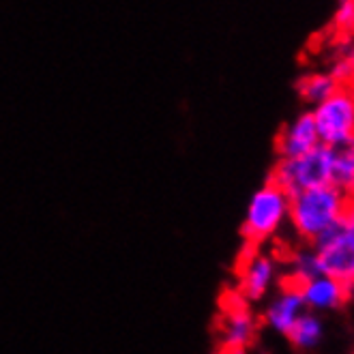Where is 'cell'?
<instances>
[{"mask_svg":"<svg viewBox=\"0 0 354 354\" xmlns=\"http://www.w3.org/2000/svg\"><path fill=\"white\" fill-rule=\"evenodd\" d=\"M350 196L339 192L337 187L326 185L318 189L303 192L290 198V223L295 225L299 236L314 245L335 227L342 225Z\"/></svg>","mask_w":354,"mask_h":354,"instance_id":"1","label":"cell"},{"mask_svg":"<svg viewBox=\"0 0 354 354\" xmlns=\"http://www.w3.org/2000/svg\"><path fill=\"white\" fill-rule=\"evenodd\" d=\"M330 168H333V149L318 144L314 151L305 153L303 157L279 159L270 180L279 189H283L290 198H295L303 192L330 185Z\"/></svg>","mask_w":354,"mask_h":354,"instance_id":"2","label":"cell"},{"mask_svg":"<svg viewBox=\"0 0 354 354\" xmlns=\"http://www.w3.org/2000/svg\"><path fill=\"white\" fill-rule=\"evenodd\" d=\"M320 144L339 149L354 144V91L339 86L330 97L311 110Z\"/></svg>","mask_w":354,"mask_h":354,"instance_id":"3","label":"cell"},{"mask_svg":"<svg viewBox=\"0 0 354 354\" xmlns=\"http://www.w3.org/2000/svg\"><path fill=\"white\" fill-rule=\"evenodd\" d=\"M290 217V196L268 180L252 196L247 204V213L243 221V232L249 241L270 239Z\"/></svg>","mask_w":354,"mask_h":354,"instance_id":"4","label":"cell"},{"mask_svg":"<svg viewBox=\"0 0 354 354\" xmlns=\"http://www.w3.org/2000/svg\"><path fill=\"white\" fill-rule=\"evenodd\" d=\"M320 258L324 275L337 279L346 288V297L354 295V234L344 225L311 245Z\"/></svg>","mask_w":354,"mask_h":354,"instance_id":"5","label":"cell"},{"mask_svg":"<svg viewBox=\"0 0 354 354\" xmlns=\"http://www.w3.org/2000/svg\"><path fill=\"white\" fill-rule=\"evenodd\" d=\"M320 144L318 131L314 118H311V112L299 114L292 122H288L279 140H277V151L281 159H295V157H303L305 153L314 151Z\"/></svg>","mask_w":354,"mask_h":354,"instance_id":"6","label":"cell"},{"mask_svg":"<svg viewBox=\"0 0 354 354\" xmlns=\"http://www.w3.org/2000/svg\"><path fill=\"white\" fill-rule=\"evenodd\" d=\"M305 311L307 309H305L303 297L299 292V286L290 283V286H286L281 290V292L273 301L268 303V307L264 311V320H266V324L270 328H275L277 333L288 335Z\"/></svg>","mask_w":354,"mask_h":354,"instance_id":"7","label":"cell"},{"mask_svg":"<svg viewBox=\"0 0 354 354\" xmlns=\"http://www.w3.org/2000/svg\"><path fill=\"white\" fill-rule=\"evenodd\" d=\"M277 266L275 260L264 254H252L243 264L241 273V295L249 301L262 299L275 281Z\"/></svg>","mask_w":354,"mask_h":354,"instance_id":"8","label":"cell"},{"mask_svg":"<svg viewBox=\"0 0 354 354\" xmlns=\"http://www.w3.org/2000/svg\"><path fill=\"white\" fill-rule=\"evenodd\" d=\"M299 292L303 297L305 309L307 311H330L344 305L346 297V288L328 275H320L316 279H311L307 283L299 286Z\"/></svg>","mask_w":354,"mask_h":354,"instance_id":"9","label":"cell"},{"mask_svg":"<svg viewBox=\"0 0 354 354\" xmlns=\"http://www.w3.org/2000/svg\"><path fill=\"white\" fill-rule=\"evenodd\" d=\"M256 333V318L252 311L245 307V303H230L225 309L221 335L227 350L241 352L249 342H252Z\"/></svg>","mask_w":354,"mask_h":354,"instance_id":"10","label":"cell"},{"mask_svg":"<svg viewBox=\"0 0 354 354\" xmlns=\"http://www.w3.org/2000/svg\"><path fill=\"white\" fill-rule=\"evenodd\" d=\"M330 185L346 196H354V144L333 149Z\"/></svg>","mask_w":354,"mask_h":354,"instance_id":"11","label":"cell"},{"mask_svg":"<svg viewBox=\"0 0 354 354\" xmlns=\"http://www.w3.org/2000/svg\"><path fill=\"white\" fill-rule=\"evenodd\" d=\"M339 88L337 80L333 77L328 71H314V73H307L305 77H301L299 82V91H301V97L311 103V106H318L322 103L326 97H330Z\"/></svg>","mask_w":354,"mask_h":354,"instance_id":"12","label":"cell"},{"mask_svg":"<svg viewBox=\"0 0 354 354\" xmlns=\"http://www.w3.org/2000/svg\"><path fill=\"white\" fill-rule=\"evenodd\" d=\"M322 335H324L322 320L316 314H311V311H305V314L297 320V324L292 326V330L288 333L290 342L301 350L316 348L322 342Z\"/></svg>","mask_w":354,"mask_h":354,"instance_id":"13","label":"cell"},{"mask_svg":"<svg viewBox=\"0 0 354 354\" xmlns=\"http://www.w3.org/2000/svg\"><path fill=\"white\" fill-rule=\"evenodd\" d=\"M290 270H292V283L295 286H301V283H307L311 279H316L320 275H324L322 270V264H320V258L316 254L314 247L309 249H301L292 256V262H290Z\"/></svg>","mask_w":354,"mask_h":354,"instance_id":"14","label":"cell"},{"mask_svg":"<svg viewBox=\"0 0 354 354\" xmlns=\"http://www.w3.org/2000/svg\"><path fill=\"white\" fill-rule=\"evenodd\" d=\"M333 28L339 37L352 39L354 37V0L339 3L335 15H333Z\"/></svg>","mask_w":354,"mask_h":354,"instance_id":"15","label":"cell"},{"mask_svg":"<svg viewBox=\"0 0 354 354\" xmlns=\"http://www.w3.org/2000/svg\"><path fill=\"white\" fill-rule=\"evenodd\" d=\"M342 225L346 227L348 232H352V234H354V196L348 200V206H346V213H344Z\"/></svg>","mask_w":354,"mask_h":354,"instance_id":"16","label":"cell"},{"mask_svg":"<svg viewBox=\"0 0 354 354\" xmlns=\"http://www.w3.org/2000/svg\"><path fill=\"white\" fill-rule=\"evenodd\" d=\"M339 56H342V58H346V60L350 62V65L354 67V37L346 41V46L342 48Z\"/></svg>","mask_w":354,"mask_h":354,"instance_id":"17","label":"cell"},{"mask_svg":"<svg viewBox=\"0 0 354 354\" xmlns=\"http://www.w3.org/2000/svg\"><path fill=\"white\" fill-rule=\"evenodd\" d=\"M348 86H350V88L354 91V75H352V80H350V84H348Z\"/></svg>","mask_w":354,"mask_h":354,"instance_id":"18","label":"cell"}]
</instances>
